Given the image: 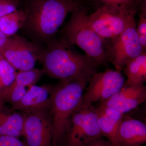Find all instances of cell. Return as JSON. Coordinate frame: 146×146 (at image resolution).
Listing matches in <instances>:
<instances>
[{
    "label": "cell",
    "mask_w": 146,
    "mask_h": 146,
    "mask_svg": "<svg viewBox=\"0 0 146 146\" xmlns=\"http://www.w3.org/2000/svg\"><path fill=\"white\" fill-rule=\"evenodd\" d=\"M136 12L120 7L101 6L88 15L87 20L91 28L104 40H112L135 20Z\"/></svg>",
    "instance_id": "obj_5"
},
{
    "label": "cell",
    "mask_w": 146,
    "mask_h": 146,
    "mask_svg": "<svg viewBox=\"0 0 146 146\" xmlns=\"http://www.w3.org/2000/svg\"><path fill=\"white\" fill-rule=\"evenodd\" d=\"M69 146H86L102 136L96 109L80 105L73 113L67 131Z\"/></svg>",
    "instance_id": "obj_6"
},
{
    "label": "cell",
    "mask_w": 146,
    "mask_h": 146,
    "mask_svg": "<svg viewBox=\"0 0 146 146\" xmlns=\"http://www.w3.org/2000/svg\"><path fill=\"white\" fill-rule=\"evenodd\" d=\"M139 20L136 27L138 35L146 36V0H141L138 7Z\"/></svg>",
    "instance_id": "obj_21"
},
{
    "label": "cell",
    "mask_w": 146,
    "mask_h": 146,
    "mask_svg": "<svg viewBox=\"0 0 146 146\" xmlns=\"http://www.w3.org/2000/svg\"><path fill=\"white\" fill-rule=\"evenodd\" d=\"M22 135L27 146H51L52 125L50 109L24 113Z\"/></svg>",
    "instance_id": "obj_10"
},
{
    "label": "cell",
    "mask_w": 146,
    "mask_h": 146,
    "mask_svg": "<svg viewBox=\"0 0 146 146\" xmlns=\"http://www.w3.org/2000/svg\"><path fill=\"white\" fill-rule=\"evenodd\" d=\"M112 46L108 54L116 70L121 72L129 60L144 51L141 46L134 20L121 34L111 40Z\"/></svg>",
    "instance_id": "obj_9"
},
{
    "label": "cell",
    "mask_w": 146,
    "mask_h": 146,
    "mask_svg": "<svg viewBox=\"0 0 146 146\" xmlns=\"http://www.w3.org/2000/svg\"><path fill=\"white\" fill-rule=\"evenodd\" d=\"M88 13L83 6L71 13L70 20L62 29V36L72 45H77L98 65L109 60L105 41L89 25Z\"/></svg>",
    "instance_id": "obj_4"
},
{
    "label": "cell",
    "mask_w": 146,
    "mask_h": 146,
    "mask_svg": "<svg viewBox=\"0 0 146 146\" xmlns=\"http://www.w3.org/2000/svg\"><path fill=\"white\" fill-rule=\"evenodd\" d=\"M97 110L106 117L115 121L119 124L124 115V114L115 108L107 107L102 105H101L99 108H97Z\"/></svg>",
    "instance_id": "obj_20"
},
{
    "label": "cell",
    "mask_w": 146,
    "mask_h": 146,
    "mask_svg": "<svg viewBox=\"0 0 146 146\" xmlns=\"http://www.w3.org/2000/svg\"><path fill=\"white\" fill-rule=\"evenodd\" d=\"M44 46L15 35L8 37L0 48V54L11 66L19 71H28L35 68Z\"/></svg>",
    "instance_id": "obj_7"
},
{
    "label": "cell",
    "mask_w": 146,
    "mask_h": 146,
    "mask_svg": "<svg viewBox=\"0 0 146 146\" xmlns=\"http://www.w3.org/2000/svg\"><path fill=\"white\" fill-rule=\"evenodd\" d=\"M0 146H27L18 138L10 136H0Z\"/></svg>",
    "instance_id": "obj_23"
},
{
    "label": "cell",
    "mask_w": 146,
    "mask_h": 146,
    "mask_svg": "<svg viewBox=\"0 0 146 146\" xmlns=\"http://www.w3.org/2000/svg\"><path fill=\"white\" fill-rule=\"evenodd\" d=\"M119 146H139L146 142L145 124L140 120L124 116L118 133Z\"/></svg>",
    "instance_id": "obj_13"
},
{
    "label": "cell",
    "mask_w": 146,
    "mask_h": 146,
    "mask_svg": "<svg viewBox=\"0 0 146 146\" xmlns=\"http://www.w3.org/2000/svg\"><path fill=\"white\" fill-rule=\"evenodd\" d=\"M7 38L8 37L0 30V48L4 44Z\"/></svg>",
    "instance_id": "obj_25"
},
{
    "label": "cell",
    "mask_w": 146,
    "mask_h": 146,
    "mask_svg": "<svg viewBox=\"0 0 146 146\" xmlns=\"http://www.w3.org/2000/svg\"><path fill=\"white\" fill-rule=\"evenodd\" d=\"M25 1L26 20L22 29L31 40L44 46L55 37L68 14L83 6L82 0Z\"/></svg>",
    "instance_id": "obj_1"
},
{
    "label": "cell",
    "mask_w": 146,
    "mask_h": 146,
    "mask_svg": "<svg viewBox=\"0 0 146 146\" xmlns=\"http://www.w3.org/2000/svg\"><path fill=\"white\" fill-rule=\"evenodd\" d=\"M89 81V86L84 94L81 105L104 102L119 91L125 83L121 72L113 70L97 72Z\"/></svg>",
    "instance_id": "obj_8"
},
{
    "label": "cell",
    "mask_w": 146,
    "mask_h": 146,
    "mask_svg": "<svg viewBox=\"0 0 146 146\" xmlns=\"http://www.w3.org/2000/svg\"><path fill=\"white\" fill-rule=\"evenodd\" d=\"M73 46L62 36L45 45L38 60L44 74L60 80L89 81L97 73L98 65L87 55L76 51Z\"/></svg>",
    "instance_id": "obj_2"
},
{
    "label": "cell",
    "mask_w": 146,
    "mask_h": 146,
    "mask_svg": "<svg viewBox=\"0 0 146 146\" xmlns=\"http://www.w3.org/2000/svg\"><path fill=\"white\" fill-rule=\"evenodd\" d=\"M26 20L23 9L18 8L0 18V30L7 37H10L22 29Z\"/></svg>",
    "instance_id": "obj_16"
},
{
    "label": "cell",
    "mask_w": 146,
    "mask_h": 146,
    "mask_svg": "<svg viewBox=\"0 0 146 146\" xmlns=\"http://www.w3.org/2000/svg\"><path fill=\"white\" fill-rule=\"evenodd\" d=\"M86 83L78 80H65L53 86L49 108L52 146L60 145L66 136L71 117L82 103Z\"/></svg>",
    "instance_id": "obj_3"
},
{
    "label": "cell",
    "mask_w": 146,
    "mask_h": 146,
    "mask_svg": "<svg viewBox=\"0 0 146 146\" xmlns=\"http://www.w3.org/2000/svg\"><path fill=\"white\" fill-rule=\"evenodd\" d=\"M123 70L127 78L125 85L138 86L144 84L146 80L145 51L129 60Z\"/></svg>",
    "instance_id": "obj_14"
},
{
    "label": "cell",
    "mask_w": 146,
    "mask_h": 146,
    "mask_svg": "<svg viewBox=\"0 0 146 146\" xmlns=\"http://www.w3.org/2000/svg\"><path fill=\"white\" fill-rule=\"evenodd\" d=\"M20 1H22V0H20ZM23 1H25V0H23Z\"/></svg>",
    "instance_id": "obj_27"
},
{
    "label": "cell",
    "mask_w": 146,
    "mask_h": 146,
    "mask_svg": "<svg viewBox=\"0 0 146 146\" xmlns=\"http://www.w3.org/2000/svg\"><path fill=\"white\" fill-rule=\"evenodd\" d=\"M97 110V109H96ZM98 122L102 135L109 140L112 146H119L118 140V133L119 124L106 117L98 112Z\"/></svg>",
    "instance_id": "obj_17"
},
{
    "label": "cell",
    "mask_w": 146,
    "mask_h": 146,
    "mask_svg": "<svg viewBox=\"0 0 146 146\" xmlns=\"http://www.w3.org/2000/svg\"><path fill=\"white\" fill-rule=\"evenodd\" d=\"M1 57V54H0V57Z\"/></svg>",
    "instance_id": "obj_26"
},
{
    "label": "cell",
    "mask_w": 146,
    "mask_h": 146,
    "mask_svg": "<svg viewBox=\"0 0 146 146\" xmlns=\"http://www.w3.org/2000/svg\"><path fill=\"white\" fill-rule=\"evenodd\" d=\"M24 117V113H6L0 109V136H22Z\"/></svg>",
    "instance_id": "obj_15"
},
{
    "label": "cell",
    "mask_w": 146,
    "mask_h": 146,
    "mask_svg": "<svg viewBox=\"0 0 146 146\" xmlns=\"http://www.w3.org/2000/svg\"><path fill=\"white\" fill-rule=\"evenodd\" d=\"M20 0H0V18L20 8Z\"/></svg>",
    "instance_id": "obj_22"
},
{
    "label": "cell",
    "mask_w": 146,
    "mask_h": 146,
    "mask_svg": "<svg viewBox=\"0 0 146 146\" xmlns=\"http://www.w3.org/2000/svg\"><path fill=\"white\" fill-rule=\"evenodd\" d=\"M86 146H112L100 139V138L92 141Z\"/></svg>",
    "instance_id": "obj_24"
},
{
    "label": "cell",
    "mask_w": 146,
    "mask_h": 146,
    "mask_svg": "<svg viewBox=\"0 0 146 146\" xmlns=\"http://www.w3.org/2000/svg\"><path fill=\"white\" fill-rule=\"evenodd\" d=\"M146 89L144 84L138 86L124 85L119 91L101 105L112 108L123 114L129 112L145 102Z\"/></svg>",
    "instance_id": "obj_11"
},
{
    "label": "cell",
    "mask_w": 146,
    "mask_h": 146,
    "mask_svg": "<svg viewBox=\"0 0 146 146\" xmlns=\"http://www.w3.org/2000/svg\"><path fill=\"white\" fill-rule=\"evenodd\" d=\"M16 70L1 55L0 57V93L10 86L14 81Z\"/></svg>",
    "instance_id": "obj_18"
},
{
    "label": "cell",
    "mask_w": 146,
    "mask_h": 146,
    "mask_svg": "<svg viewBox=\"0 0 146 146\" xmlns=\"http://www.w3.org/2000/svg\"><path fill=\"white\" fill-rule=\"evenodd\" d=\"M102 6L120 7L137 11L141 0H96Z\"/></svg>",
    "instance_id": "obj_19"
},
{
    "label": "cell",
    "mask_w": 146,
    "mask_h": 146,
    "mask_svg": "<svg viewBox=\"0 0 146 146\" xmlns=\"http://www.w3.org/2000/svg\"><path fill=\"white\" fill-rule=\"evenodd\" d=\"M53 88L51 85H33L21 100L12 106V109L28 113L49 109Z\"/></svg>",
    "instance_id": "obj_12"
}]
</instances>
